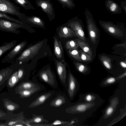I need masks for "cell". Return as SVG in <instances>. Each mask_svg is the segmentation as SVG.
Masks as SVG:
<instances>
[{
    "mask_svg": "<svg viewBox=\"0 0 126 126\" xmlns=\"http://www.w3.org/2000/svg\"><path fill=\"white\" fill-rule=\"evenodd\" d=\"M43 43V42H41L26 49L19 54L12 63L21 64L32 57L38 53Z\"/></svg>",
    "mask_w": 126,
    "mask_h": 126,
    "instance_id": "obj_1",
    "label": "cell"
},
{
    "mask_svg": "<svg viewBox=\"0 0 126 126\" xmlns=\"http://www.w3.org/2000/svg\"><path fill=\"white\" fill-rule=\"evenodd\" d=\"M85 16L87 29L91 41L94 44L96 43L98 37L97 28L93 16L87 8L85 10Z\"/></svg>",
    "mask_w": 126,
    "mask_h": 126,
    "instance_id": "obj_2",
    "label": "cell"
},
{
    "mask_svg": "<svg viewBox=\"0 0 126 126\" xmlns=\"http://www.w3.org/2000/svg\"><path fill=\"white\" fill-rule=\"evenodd\" d=\"M24 41L18 43L1 60L2 63H12L16 57L20 53L27 44Z\"/></svg>",
    "mask_w": 126,
    "mask_h": 126,
    "instance_id": "obj_3",
    "label": "cell"
},
{
    "mask_svg": "<svg viewBox=\"0 0 126 126\" xmlns=\"http://www.w3.org/2000/svg\"><path fill=\"white\" fill-rule=\"evenodd\" d=\"M22 26L16 22L0 19V30L1 31L18 34L20 32L17 29Z\"/></svg>",
    "mask_w": 126,
    "mask_h": 126,
    "instance_id": "obj_4",
    "label": "cell"
},
{
    "mask_svg": "<svg viewBox=\"0 0 126 126\" xmlns=\"http://www.w3.org/2000/svg\"><path fill=\"white\" fill-rule=\"evenodd\" d=\"M99 22L100 25L110 34L117 36H123L122 31L111 22L99 20Z\"/></svg>",
    "mask_w": 126,
    "mask_h": 126,
    "instance_id": "obj_5",
    "label": "cell"
},
{
    "mask_svg": "<svg viewBox=\"0 0 126 126\" xmlns=\"http://www.w3.org/2000/svg\"><path fill=\"white\" fill-rule=\"evenodd\" d=\"M74 32L77 37L80 39L86 42L85 34L80 20L77 18L76 20L70 22L68 25Z\"/></svg>",
    "mask_w": 126,
    "mask_h": 126,
    "instance_id": "obj_6",
    "label": "cell"
},
{
    "mask_svg": "<svg viewBox=\"0 0 126 126\" xmlns=\"http://www.w3.org/2000/svg\"><path fill=\"white\" fill-rule=\"evenodd\" d=\"M0 12L20 17V14L14 6L7 0H0Z\"/></svg>",
    "mask_w": 126,
    "mask_h": 126,
    "instance_id": "obj_7",
    "label": "cell"
},
{
    "mask_svg": "<svg viewBox=\"0 0 126 126\" xmlns=\"http://www.w3.org/2000/svg\"><path fill=\"white\" fill-rule=\"evenodd\" d=\"M39 75L40 78L44 82L50 85H54L55 82L54 77L49 69L42 71Z\"/></svg>",
    "mask_w": 126,
    "mask_h": 126,
    "instance_id": "obj_8",
    "label": "cell"
},
{
    "mask_svg": "<svg viewBox=\"0 0 126 126\" xmlns=\"http://www.w3.org/2000/svg\"><path fill=\"white\" fill-rule=\"evenodd\" d=\"M105 5L107 9L112 14H119L122 12L120 6L113 0H106Z\"/></svg>",
    "mask_w": 126,
    "mask_h": 126,
    "instance_id": "obj_9",
    "label": "cell"
},
{
    "mask_svg": "<svg viewBox=\"0 0 126 126\" xmlns=\"http://www.w3.org/2000/svg\"><path fill=\"white\" fill-rule=\"evenodd\" d=\"M51 93H50L42 95L38 97L28 107L29 108H32L39 106L43 104L51 96Z\"/></svg>",
    "mask_w": 126,
    "mask_h": 126,
    "instance_id": "obj_10",
    "label": "cell"
},
{
    "mask_svg": "<svg viewBox=\"0 0 126 126\" xmlns=\"http://www.w3.org/2000/svg\"><path fill=\"white\" fill-rule=\"evenodd\" d=\"M57 71L59 77L63 83H65L66 78V71L65 65L61 62L56 61Z\"/></svg>",
    "mask_w": 126,
    "mask_h": 126,
    "instance_id": "obj_11",
    "label": "cell"
},
{
    "mask_svg": "<svg viewBox=\"0 0 126 126\" xmlns=\"http://www.w3.org/2000/svg\"><path fill=\"white\" fill-rule=\"evenodd\" d=\"M3 106L7 112H13L20 108L19 105L9 99L5 98L3 99Z\"/></svg>",
    "mask_w": 126,
    "mask_h": 126,
    "instance_id": "obj_12",
    "label": "cell"
},
{
    "mask_svg": "<svg viewBox=\"0 0 126 126\" xmlns=\"http://www.w3.org/2000/svg\"><path fill=\"white\" fill-rule=\"evenodd\" d=\"M13 69L10 67L3 68L0 70V86L9 78L13 71Z\"/></svg>",
    "mask_w": 126,
    "mask_h": 126,
    "instance_id": "obj_13",
    "label": "cell"
},
{
    "mask_svg": "<svg viewBox=\"0 0 126 126\" xmlns=\"http://www.w3.org/2000/svg\"><path fill=\"white\" fill-rule=\"evenodd\" d=\"M58 34L61 38H68L74 36L77 37L74 32L66 26L61 27L60 29Z\"/></svg>",
    "mask_w": 126,
    "mask_h": 126,
    "instance_id": "obj_14",
    "label": "cell"
},
{
    "mask_svg": "<svg viewBox=\"0 0 126 126\" xmlns=\"http://www.w3.org/2000/svg\"><path fill=\"white\" fill-rule=\"evenodd\" d=\"M16 40L6 42L0 46V57L7 51L11 49L16 45Z\"/></svg>",
    "mask_w": 126,
    "mask_h": 126,
    "instance_id": "obj_15",
    "label": "cell"
},
{
    "mask_svg": "<svg viewBox=\"0 0 126 126\" xmlns=\"http://www.w3.org/2000/svg\"><path fill=\"white\" fill-rule=\"evenodd\" d=\"M39 90L38 87L29 89L19 90L16 91V93L19 94L20 98H23L30 96Z\"/></svg>",
    "mask_w": 126,
    "mask_h": 126,
    "instance_id": "obj_16",
    "label": "cell"
},
{
    "mask_svg": "<svg viewBox=\"0 0 126 126\" xmlns=\"http://www.w3.org/2000/svg\"><path fill=\"white\" fill-rule=\"evenodd\" d=\"M54 53L56 56L59 59L61 58L63 53L62 46L61 42L56 38H54Z\"/></svg>",
    "mask_w": 126,
    "mask_h": 126,
    "instance_id": "obj_17",
    "label": "cell"
},
{
    "mask_svg": "<svg viewBox=\"0 0 126 126\" xmlns=\"http://www.w3.org/2000/svg\"><path fill=\"white\" fill-rule=\"evenodd\" d=\"M48 121L44 118L43 115H33V117L31 119L26 120L24 124L27 126H30V124L32 123H39L41 122H48Z\"/></svg>",
    "mask_w": 126,
    "mask_h": 126,
    "instance_id": "obj_18",
    "label": "cell"
},
{
    "mask_svg": "<svg viewBox=\"0 0 126 126\" xmlns=\"http://www.w3.org/2000/svg\"><path fill=\"white\" fill-rule=\"evenodd\" d=\"M37 4L45 12L50 15L52 14V7L49 2L43 0H40L37 2Z\"/></svg>",
    "mask_w": 126,
    "mask_h": 126,
    "instance_id": "obj_19",
    "label": "cell"
},
{
    "mask_svg": "<svg viewBox=\"0 0 126 126\" xmlns=\"http://www.w3.org/2000/svg\"><path fill=\"white\" fill-rule=\"evenodd\" d=\"M21 112L14 114L13 112H4L0 109V120H8L16 118L22 115Z\"/></svg>",
    "mask_w": 126,
    "mask_h": 126,
    "instance_id": "obj_20",
    "label": "cell"
},
{
    "mask_svg": "<svg viewBox=\"0 0 126 126\" xmlns=\"http://www.w3.org/2000/svg\"><path fill=\"white\" fill-rule=\"evenodd\" d=\"M75 40L83 51L92 57L93 53L91 48L85 42L80 39H76Z\"/></svg>",
    "mask_w": 126,
    "mask_h": 126,
    "instance_id": "obj_21",
    "label": "cell"
},
{
    "mask_svg": "<svg viewBox=\"0 0 126 126\" xmlns=\"http://www.w3.org/2000/svg\"><path fill=\"white\" fill-rule=\"evenodd\" d=\"M76 87V83L75 79L72 75L70 73L69 75L68 92L70 97H72L73 96Z\"/></svg>",
    "mask_w": 126,
    "mask_h": 126,
    "instance_id": "obj_22",
    "label": "cell"
},
{
    "mask_svg": "<svg viewBox=\"0 0 126 126\" xmlns=\"http://www.w3.org/2000/svg\"><path fill=\"white\" fill-rule=\"evenodd\" d=\"M7 82L8 86L11 88L14 86L19 81L17 76V71L16 70L13 71L8 79Z\"/></svg>",
    "mask_w": 126,
    "mask_h": 126,
    "instance_id": "obj_23",
    "label": "cell"
},
{
    "mask_svg": "<svg viewBox=\"0 0 126 126\" xmlns=\"http://www.w3.org/2000/svg\"><path fill=\"white\" fill-rule=\"evenodd\" d=\"M66 102L65 97L63 96L59 95L50 102V105L51 106L59 107Z\"/></svg>",
    "mask_w": 126,
    "mask_h": 126,
    "instance_id": "obj_24",
    "label": "cell"
},
{
    "mask_svg": "<svg viewBox=\"0 0 126 126\" xmlns=\"http://www.w3.org/2000/svg\"><path fill=\"white\" fill-rule=\"evenodd\" d=\"M38 87L37 84L31 82H24L16 88L15 91L29 89Z\"/></svg>",
    "mask_w": 126,
    "mask_h": 126,
    "instance_id": "obj_25",
    "label": "cell"
},
{
    "mask_svg": "<svg viewBox=\"0 0 126 126\" xmlns=\"http://www.w3.org/2000/svg\"><path fill=\"white\" fill-rule=\"evenodd\" d=\"M24 122L23 117L22 114L16 118L6 120L4 123L6 126H14L15 125L19 123L24 124Z\"/></svg>",
    "mask_w": 126,
    "mask_h": 126,
    "instance_id": "obj_26",
    "label": "cell"
},
{
    "mask_svg": "<svg viewBox=\"0 0 126 126\" xmlns=\"http://www.w3.org/2000/svg\"><path fill=\"white\" fill-rule=\"evenodd\" d=\"M88 104H83L76 106L70 109V110L65 111L66 112L70 111V112H74L76 111L82 112L85 111L88 107Z\"/></svg>",
    "mask_w": 126,
    "mask_h": 126,
    "instance_id": "obj_27",
    "label": "cell"
},
{
    "mask_svg": "<svg viewBox=\"0 0 126 126\" xmlns=\"http://www.w3.org/2000/svg\"><path fill=\"white\" fill-rule=\"evenodd\" d=\"M100 59L104 66L107 69H111L112 68L111 59L105 55H102L100 57Z\"/></svg>",
    "mask_w": 126,
    "mask_h": 126,
    "instance_id": "obj_28",
    "label": "cell"
},
{
    "mask_svg": "<svg viewBox=\"0 0 126 126\" xmlns=\"http://www.w3.org/2000/svg\"><path fill=\"white\" fill-rule=\"evenodd\" d=\"M68 52L72 57L78 61L81 62L79 55V52L77 48H72L69 49Z\"/></svg>",
    "mask_w": 126,
    "mask_h": 126,
    "instance_id": "obj_29",
    "label": "cell"
},
{
    "mask_svg": "<svg viewBox=\"0 0 126 126\" xmlns=\"http://www.w3.org/2000/svg\"><path fill=\"white\" fill-rule=\"evenodd\" d=\"M65 47L67 49L78 48L79 46L75 40H70L66 42Z\"/></svg>",
    "mask_w": 126,
    "mask_h": 126,
    "instance_id": "obj_30",
    "label": "cell"
},
{
    "mask_svg": "<svg viewBox=\"0 0 126 126\" xmlns=\"http://www.w3.org/2000/svg\"><path fill=\"white\" fill-rule=\"evenodd\" d=\"M28 21L36 25L40 26H43V23L39 18L36 17H32L27 19Z\"/></svg>",
    "mask_w": 126,
    "mask_h": 126,
    "instance_id": "obj_31",
    "label": "cell"
},
{
    "mask_svg": "<svg viewBox=\"0 0 126 126\" xmlns=\"http://www.w3.org/2000/svg\"><path fill=\"white\" fill-rule=\"evenodd\" d=\"M79 52V56L82 61L88 62L92 60V57L83 51L81 50Z\"/></svg>",
    "mask_w": 126,
    "mask_h": 126,
    "instance_id": "obj_32",
    "label": "cell"
},
{
    "mask_svg": "<svg viewBox=\"0 0 126 126\" xmlns=\"http://www.w3.org/2000/svg\"><path fill=\"white\" fill-rule=\"evenodd\" d=\"M75 66L77 70L81 73H84L88 70V68L86 65L81 63L76 62L75 63Z\"/></svg>",
    "mask_w": 126,
    "mask_h": 126,
    "instance_id": "obj_33",
    "label": "cell"
},
{
    "mask_svg": "<svg viewBox=\"0 0 126 126\" xmlns=\"http://www.w3.org/2000/svg\"><path fill=\"white\" fill-rule=\"evenodd\" d=\"M68 122L61 121L60 120H56L51 124H37L32 125L33 126H53L55 125L62 126V125L68 123Z\"/></svg>",
    "mask_w": 126,
    "mask_h": 126,
    "instance_id": "obj_34",
    "label": "cell"
},
{
    "mask_svg": "<svg viewBox=\"0 0 126 126\" xmlns=\"http://www.w3.org/2000/svg\"><path fill=\"white\" fill-rule=\"evenodd\" d=\"M0 18H3L8 19L11 22H16L21 25L23 24V23L20 21L9 16L6 14L0 13Z\"/></svg>",
    "mask_w": 126,
    "mask_h": 126,
    "instance_id": "obj_35",
    "label": "cell"
},
{
    "mask_svg": "<svg viewBox=\"0 0 126 126\" xmlns=\"http://www.w3.org/2000/svg\"><path fill=\"white\" fill-rule=\"evenodd\" d=\"M63 4L70 8L75 7V5L71 0H58Z\"/></svg>",
    "mask_w": 126,
    "mask_h": 126,
    "instance_id": "obj_36",
    "label": "cell"
},
{
    "mask_svg": "<svg viewBox=\"0 0 126 126\" xmlns=\"http://www.w3.org/2000/svg\"><path fill=\"white\" fill-rule=\"evenodd\" d=\"M16 1L23 6L24 7L28 2L26 0H15Z\"/></svg>",
    "mask_w": 126,
    "mask_h": 126,
    "instance_id": "obj_37",
    "label": "cell"
},
{
    "mask_svg": "<svg viewBox=\"0 0 126 126\" xmlns=\"http://www.w3.org/2000/svg\"><path fill=\"white\" fill-rule=\"evenodd\" d=\"M113 111V108L111 107H110L107 109L106 111V114L108 115H110L112 113Z\"/></svg>",
    "mask_w": 126,
    "mask_h": 126,
    "instance_id": "obj_38",
    "label": "cell"
},
{
    "mask_svg": "<svg viewBox=\"0 0 126 126\" xmlns=\"http://www.w3.org/2000/svg\"><path fill=\"white\" fill-rule=\"evenodd\" d=\"M115 81V79L113 77H110L107 80V82L109 84H111L114 83Z\"/></svg>",
    "mask_w": 126,
    "mask_h": 126,
    "instance_id": "obj_39",
    "label": "cell"
},
{
    "mask_svg": "<svg viewBox=\"0 0 126 126\" xmlns=\"http://www.w3.org/2000/svg\"><path fill=\"white\" fill-rule=\"evenodd\" d=\"M121 6L126 13V2L122 1L121 2Z\"/></svg>",
    "mask_w": 126,
    "mask_h": 126,
    "instance_id": "obj_40",
    "label": "cell"
},
{
    "mask_svg": "<svg viewBox=\"0 0 126 126\" xmlns=\"http://www.w3.org/2000/svg\"><path fill=\"white\" fill-rule=\"evenodd\" d=\"M86 99L88 102L91 101L92 99V96L89 94L87 95L86 97Z\"/></svg>",
    "mask_w": 126,
    "mask_h": 126,
    "instance_id": "obj_41",
    "label": "cell"
},
{
    "mask_svg": "<svg viewBox=\"0 0 126 126\" xmlns=\"http://www.w3.org/2000/svg\"><path fill=\"white\" fill-rule=\"evenodd\" d=\"M120 64L121 66L123 68H126V61L121 62H120Z\"/></svg>",
    "mask_w": 126,
    "mask_h": 126,
    "instance_id": "obj_42",
    "label": "cell"
},
{
    "mask_svg": "<svg viewBox=\"0 0 126 126\" xmlns=\"http://www.w3.org/2000/svg\"><path fill=\"white\" fill-rule=\"evenodd\" d=\"M0 126H6L4 123H0Z\"/></svg>",
    "mask_w": 126,
    "mask_h": 126,
    "instance_id": "obj_43",
    "label": "cell"
},
{
    "mask_svg": "<svg viewBox=\"0 0 126 126\" xmlns=\"http://www.w3.org/2000/svg\"><path fill=\"white\" fill-rule=\"evenodd\" d=\"M74 123V121H72L71 122V124H73Z\"/></svg>",
    "mask_w": 126,
    "mask_h": 126,
    "instance_id": "obj_44",
    "label": "cell"
}]
</instances>
